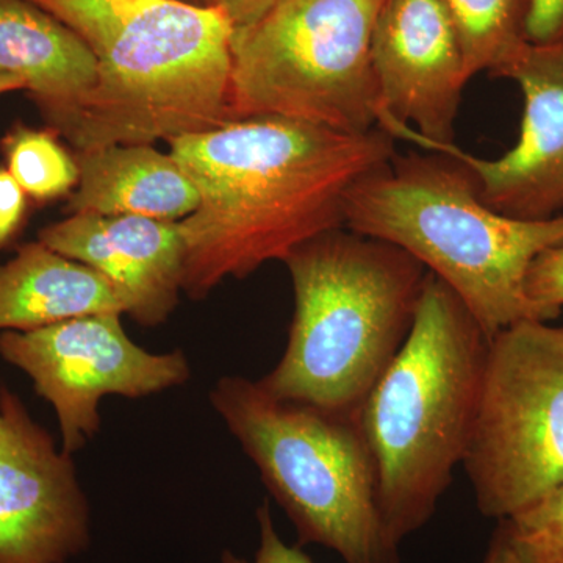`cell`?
Listing matches in <instances>:
<instances>
[{"mask_svg": "<svg viewBox=\"0 0 563 563\" xmlns=\"http://www.w3.org/2000/svg\"><path fill=\"white\" fill-rule=\"evenodd\" d=\"M457 32L470 79L499 73L526 40L529 0H442Z\"/></svg>", "mask_w": 563, "mask_h": 563, "instance_id": "17", "label": "cell"}, {"mask_svg": "<svg viewBox=\"0 0 563 563\" xmlns=\"http://www.w3.org/2000/svg\"><path fill=\"white\" fill-rule=\"evenodd\" d=\"M384 0H280L233 33L231 121L280 117L347 133L377 129L372 41Z\"/></svg>", "mask_w": 563, "mask_h": 563, "instance_id": "7", "label": "cell"}, {"mask_svg": "<svg viewBox=\"0 0 563 563\" xmlns=\"http://www.w3.org/2000/svg\"><path fill=\"white\" fill-rule=\"evenodd\" d=\"M0 74L24 80L44 121L79 106L96 81L91 51L31 0H0Z\"/></svg>", "mask_w": 563, "mask_h": 563, "instance_id": "15", "label": "cell"}, {"mask_svg": "<svg viewBox=\"0 0 563 563\" xmlns=\"http://www.w3.org/2000/svg\"><path fill=\"white\" fill-rule=\"evenodd\" d=\"M487 350L468 309L428 273L406 342L358 410L380 515L399 547L431 521L465 461Z\"/></svg>", "mask_w": 563, "mask_h": 563, "instance_id": "4", "label": "cell"}, {"mask_svg": "<svg viewBox=\"0 0 563 563\" xmlns=\"http://www.w3.org/2000/svg\"><path fill=\"white\" fill-rule=\"evenodd\" d=\"M258 526V548L252 563H317L303 553L302 548L295 544L290 547L282 540L274 525L272 507L265 501L255 512ZM221 563H250L232 551L224 550Z\"/></svg>", "mask_w": 563, "mask_h": 563, "instance_id": "21", "label": "cell"}, {"mask_svg": "<svg viewBox=\"0 0 563 563\" xmlns=\"http://www.w3.org/2000/svg\"><path fill=\"white\" fill-rule=\"evenodd\" d=\"M38 242L106 277L124 314L143 328L165 324L179 302L185 258L179 221L69 214L41 229Z\"/></svg>", "mask_w": 563, "mask_h": 563, "instance_id": "13", "label": "cell"}, {"mask_svg": "<svg viewBox=\"0 0 563 563\" xmlns=\"http://www.w3.org/2000/svg\"><path fill=\"white\" fill-rule=\"evenodd\" d=\"M185 2L198 3V5H209V0H185Z\"/></svg>", "mask_w": 563, "mask_h": 563, "instance_id": "27", "label": "cell"}, {"mask_svg": "<svg viewBox=\"0 0 563 563\" xmlns=\"http://www.w3.org/2000/svg\"><path fill=\"white\" fill-rule=\"evenodd\" d=\"M91 51L96 81L46 121L74 151L152 144L231 122V21L185 0H31Z\"/></svg>", "mask_w": 563, "mask_h": 563, "instance_id": "2", "label": "cell"}, {"mask_svg": "<svg viewBox=\"0 0 563 563\" xmlns=\"http://www.w3.org/2000/svg\"><path fill=\"white\" fill-rule=\"evenodd\" d=\"M372 62L379 92L377 129L426 151L454 144L470 81L461 43L442 0H384Z\"/></svg>", "mask_w": 563, "mask_h": 563, "instance_id": "10", "label": "cell"}, {"mask_svg": "<svg viewBox=\"0 0 563 563\" xmlns=\"http://www.w3.org/2000/svg\"><path fill=\"white\" fill-rule=\"evenodd\" d=\"M124 313L98 272L33 242L0 265V331L27 332L96 313Z\"/></svg>", "mask_w": 563, "mask_h": 563, "instance_id": "16", "label": "cell"}, {"mask_svg": "<svg viewBox=\"0 0 563 563\" xmlns=\"http://www.w3.org/2000/svg\"><path fill=\"white\" fill-rule=\"evenodd\" d=\"M80 179L69 214L144 217L181 221L196 210L198 191L172 154L152 144H114L74 151Z\"/></svg>", "mask_w": 563, "mask_h": 563, "instance_id": "14", "label": "cell"}, {"mask_svg": "<svg viewBox=\"0 0 563 563\" xmlns=\"http://www.w3.org/2000/svg\"><path fill=\"white\" fill-rule=\"evenodd\" d=\"M521 321L488 342L463 466L477 509L507 520L563 484V325Z\"/></svg>", "mask_w": 563, "mask_h": 563, "instance_id": "8", "label": "cell"}, {"mask_svg": "<svg viewBox=\"0 0 563 563\" xmlns=\"http://www.w3.org/2000/svg\"><path fill=\"white\" fill-rule=\"evenodd\" d=\"M498 77L514 80L523 95L517 143L501 157H474L454 144L448 152L465 163L479 185L483 201L521 220L563 214V43H526Z\"/></svg>", "mask_w": 563, "mask_h": 563, "instance_id": "12", "label": "cell"}, {"mask_svg": "<svg viewBox=\"0 0 563 563\" xmlns=\"http://www.w3.org/2000/svg\"><path fill=\"white\" fill-rule=\"evenodd\" d=\"M526 40L537 46L563 43V0H529Z\"/></svg>", "mask_w": 563, "mask_h": 563, "instance_id": "23", "label": "cell"}, {"mask_svg": "<svg viewBox=\"0 0 563 563\" xmlns=\"http://www.w3.org/2000/svg\"><path fill=\"white\" fill-rule=\"evenodd\" d=\"M25 88L27 87H25L24 80L0 74V96L7 95V92L25 90Z\"/></svg>", "mask_w": 563, "mask_h": 563, "instance_id": "26", "label": "cell"}, {"mask_svg": "<svg viewBox=\"0 0 563 563\" xmlns=\"http://www.w3.org/2000/svg\"><path fill=\"white\" fill-rule=\"evenodd\" d=\"M484 563H521L520 555H518L512 539H510L506 520H499L498 526L493 531Z\"/></svg>", "mask_w": 563, "mask_h": 563, "instance_id": "25", "label": "cell"}, {"mask_svg": "<svg viewBox=\"0 0 563 563\" xmlns=\"http://www.w3.org/2000/svg\"><path fill=\"white\" fill-rule=\"evenodd\" d=\"M380 129L347 133L280 117L231 121L169 141L199 203L180 222L181 291L207 298L228 277L285 262L322 233L344 228L347 195L395 157Z\"/></svg>", "mask_w": 563, "mask_h": 563, "instance_id": "1", "label": "cell"}, {"mask_svg": "<svg viewBox=\"0 0 563 563\" xmlns=\"http://www.w3.org/2000/svg\"><path fill=\"white\" fill-rule=\"evenodd\" d=\"M210 404L290 518L298 547L320 544L344 563H401L358 413L276 398L243 376L221 377Z\"/></svg>", "mask_w": 563, "mask_h": 563, "instance_id": "6", "label": "cell"}, {"mask_svg": "<svg viewBox=\"0 0 563 563\" xmlns=\"http://www.w3.org/2000/svg\"><path fill=\"white\" fill-rule=\"evenodd\" d=\"M284 263L295 317L284 355L258 383L276 398L358 413L412 329L428 272L406 251L346 228Z\"/></svg>", "mask_w": 563, "mask_h": 563, "instance_id": "5", "label": "cell"}, {"mask_svg": "<svg viewBox=\"0 0 563 563\" xmlns=\"http://www.w3.org/2000/svg\"><path fill=\"white\" fill-rule=\"evenodd\" d=\"M529 298L551 320L563 309V242L540 254L528 274Z\"/></svg>", "mask_w": 563, "mask_h": 563, "instance_id": "20", "label": "cell"}, {"mask_svg": "<svg viewBox=\"0 0 563 563\" xmlns=\"http://www.w3.org/2000/svg\"><path fill=\"white\" fill-rule=\"evenodd\" d=\"M31 199L7 168L0 166V251L21 232Z\"/></svg>", "mask_w": 563, "mask_h": 563, "instance_id": "22", "label": "cell"}, {"mask_svg": "<svg viewBox=\"0 0 563 563\" xmlns=\"http://www.w3.org/2000/svg\"><path fill=\"white\" fill-rule=\"evenodd\" d=\"M121 314H87L35 331L0 333V357L27 374L54 407L63 451L70 455L101 429L103 396L144 398L191 377L184 352L143 350L125 333Z\"/></svg>", "mask_w": 563, "mask_h": 563, "instance_id": "9", "label": "cell"}, {"mask_svg": "<svg viewBox=\"0 0 563 563\" xmlns=\"http://www.w3.org/2000/svg\"><path fill=\"white\" fill-rule=\"evenodd\" d=\"M344 228L406 251L468 309L488 342L521 321H551L528 295L540 254L563 242V214L521 220L483 201L465 163L448 154L395 155L358 181Z\"/></svg>", "mask_w": 563, "mask_h": 563, "instance_id": "3", "label": "cell"}, {"mask_svg": "<svg viewBox=\"0 0 563 563\" xmlns=\"http://www.w3.org/2000/svg\"><path fill=\"white\" fill-rule=\"evenodd\" d=\"M280 0H209L231 21L233 33L246 31L262 21Z\"/></svg>", "mask_w": 563, "mask_h": 563, "instance_id": "24", "label": "cell"}, {"mask_svg": "<svg viewBox=\"0 0 563 563\" xmlns=\"http://www.w3.org/2000/svg\"><path fill=\"white\" fill-rule=\"evenodd\" d=\"M506 523L521 563H563V484Z\"/></svg>", "mask_w": 563, "mask_h": 563, "instance_id": "19", "label": "cell"}, {"mask_svg": "<svg viewBox=\"0 0 563 563\" xmlns=\"http://www.w3.org/2000/svg\"><path fill=\"white\" fill-rule=\"evenodd\" d=\"M7 172L27 198L47 203L69 198L79 185L80 172L74 152L60 143L52 129H33L18 122L0 141Z\"/></svg>", "mask_w": 563, "mask_h": 563, "instance_id": "18", "label": "cell"}, {"mask_svg": "<svg viewBox=\"0 0 563 563\" xmlns=\"http://www.w3.org/2000/svg\"><path fill=\"white\" fill-rule=\"evenodd\" d=\"M90 542L73 455L0 387V563H66Z\"/></svg>", "mask_w": 563, "mask_h": 563, "instance_id": "11", "label": "cell"}]
</instances>
